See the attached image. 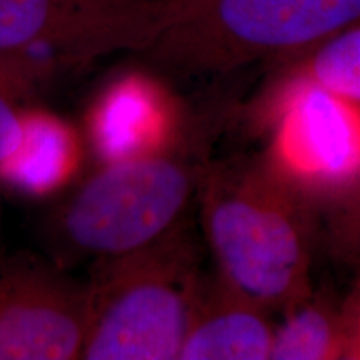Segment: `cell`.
Segmentation results:
<instances>
[{
  "instance_id": "4fadbf2b",
  "label": "cell",
  "mask_w": 360,
  "mask_h": 360,
  "mask_svg": "<svg viewBox=\"0 0 360 360\" xmlns=\"http://www.w3.org/2000/svg\"><path fill=\"white\" fill-rule=\"evenodd\" d=\"M29 90L30 85L19 62L0 53V167L13 159L25 139V122L13 109L11 97Z\"/></svg>"
},
{
  "instance_id": "277c9868",
  "label": "cell",
  "mask_w": 360,
  "mask_h": 360,
  "mask_svg": "<svg viewBox=\"0 0 360 360\" xmlns=\"http://www.w3.org/2000/svg\"><path fill=\"white\" fill-rule=\"evenodd\" d=\"M355 24L360 0H174L141 56L172 74H231L259 60H290Z\"/></svg>"
},
{
  "instance_id": "3957f363",
  "label": "cell",
  "mask_w": 360,
  "mask_h": 360,
  "mask_svg": "<svg viewBox=\"0 0 360 360\" xmlns=\"http://www.w3.org/2000/svg\"><path fill=\"white\" fill-rule=\"evenodd\" d=\"M217 127L200 120L152 150L112 160L67 204L60 219L67 247L101 260L174 231L212 164Z\"/></svg>"
},
{
  "instance_id": "8fae6325",
  "label": "cell",
  "mask_w": 360,
  "mask_h": 360,
  "mask_svg": "<svg viewBox=\"0 0 360 360\" xmlns=\"http://www.w3.org/2000/svg\"><path fill=\"white\" fill-rule=\"evenodd\" d=\"M283 74L285 79H302L321 85L360 105V24L290 58Z\"/></svg>"
},
{
  "instance_id": "ba28073f",
  "label": "cell",
  "mask_w": 360,
  "mask_h": 360,
  "mask_svg": "<svg viewBox=\"0 0 360 360\" xmlns=\"http://www.w3.org/2000/svg\"><path fill=\"white\" fill-rule=\"evenodd\" d=\"M267 314L222 278L204 283L179 360H270L276 327Z\"/></svg>"
},
{
  "instance_id": "5b68a950",
  "label": "cell",
  "mask_w": 360,
  "mask_h": 360,
  "mask_svg": "<svg viewBox=\"0 0 360 360\" xmlns=\"http://www.w3.org/2000/svg\"><path fill=\"white\" fill-rule=\"evenodd\" d=\"M174 0H0V53L32 58L51 74L120 52L143 53Z\"/></svg>"
},
{
  "instance_id": "6da1fadb",
  "label": "cell",
  "mask_w": 360,
  "mask_h": 360,
  "mask_svg": "<svg viewBox=\"0 0 360 360\" xmlns=\"http://www.w3.org/2000/svg\"><path fill=\"white\" fill-rule=\"evenodd\" d=\"M197 197L229 287L283 314L314 294V195L269 150L212 162Z\"/></svg>"
},
{
  "instance_id": "5bb4252c",
  "label": "cell",
  "mask_w": 360,
  "mask_h": 360,
  "mask_svg": "<svg viewBox=\"0 0 360 360\" xmlns=\"http://www.w3.org/2000/svg\"><path fill=\"white\" fill-rule=\"evenodd\" d=\"M342 312L347 328V360H360V276L342 304Z\"/></svg>"
},
{
  "instance_id": "7a4b0ae2",
  "label": "cell",
  "mask_w": 360,
  "mask_h": 360,
  "mask_svg": "<svg viewBox=\"0 0 360 360\" xmlns=\"http://www.w3.org/2000/svg\"><path fill=\"white\" fill-rule=\"evenodd\" d=\"M204 282L182 224L154 244L101 259L85 285L79 359L177 360Z\"/></svg>"
},
{
  "instance_id": "7c38bea8",
  "label": "cell",
  "mask_w": 360,
  "mask_h": 360,
  "mask_svg": "<svg viewBox=\"0 0 360 360\" xmlns=\"http://www.w3.org/2000/svg\"><path fill=\"white\" fill-rule=\"evenodd\" d=\"M323 244L330 257L360 265V155L349 177L327 197Z\"/></svg>"
},
{
  "instance_id": "30bf717a",
  "label": "cell",
  "mask_w": 360,
  "mask_h": 360,
  "mask_svg": "<svg viewBox=\"0 0 360 360\" xmlns=\"http://www.w3.org/2000/svg\"><path fill=\"white\" fill-rule=\"evenodd\" d=\"M109 105L120 114L109 112L107 148L119 152L117 159H124L162 146L172 137L174 130H165L159 92L146 80L130 79L114 92ZM114 159V160H117Z\"/></svg>"
},
{
  "instance_id": "8992f818",
  "label": "cell",
  "mask_w": 360,
  "mask_h": 360,
  "mask_svg": "<svg viewBox=\"0 0 360 360\" xmlns=\"http://www.w3.org/2000/svg\"><path fill=\"white\" fill-rule=\"evenodd\" d=\"M269 152L312 195L328 197L360 155V105L321 85L283 77Z\"/></svg>"
},
{
  "instance_id": "9c48e42d",
  "label": "cell",
  "mask_w": 360,
  "mask_h": 360,
  "mask_svg": "<svg viewBox=\"0 0 360 360\" xmlns=\"http://www.w3.org/2000/svg\"><path fill=\"white\" fill-rule=\"evenodd\" d=\"M347 359V328L342 305L314 294L287 310L276 327L270 360Z\"/></svg>"
},
{
  "instance_id": "52a82bcc",
  "label": "cell",
  "mask_w": 360,
  "mask_h": 360,
  "mask_svg": "<svg viewBox=\"0 0 360 360\" xmlns=\"http://www.w3.org/2000/svg\"><path fill=\"white\" fill-rule=\"evenodd\" d=\"M85 285L39 262L0 274V360L79 359L85 334Z\"/></svg>"
}]
</instances>
